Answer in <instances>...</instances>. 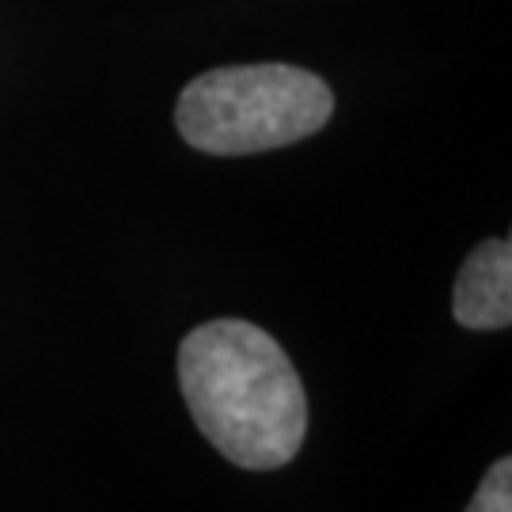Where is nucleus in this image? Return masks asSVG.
Wrapping results in <instances>:
<instances>
[{
    "label": "nucleus",
    "instance_id": "7ed1b4c3",
    "mask_svg": "<svg viewBox=\"0 0 512 512\" xmlns=\"http://www.w3.org/2000/svg\"><path fill=\"white\" fill-rule=\"evenodd\" d=\"M452 315L467 330H505L512 323V243L486 239L459 266Z\"/></svg>",
    "mask_w": 512,
    "mask_h": 512
},
{
    "label": "nucleus",
    "instance_id": "f257e3e1",
    "mask_svg": "<svg viewBox=\"0 0 512 512\" xmlns=\"http://www.w3.org/2000/svg\"><path fill=\"white\" fill-rule=\"evenodd\" d=\"M179 387L202 437L243 471L293 463L308 395L289 353L247 319H213L179 346Z\"/></svg>",
    "mask_w": 512,
    "mask_h": 512
},
{
    "label": "nucleus",
    "instance_id": "20e7f679",
    "mask_svg": "<svg viewBox=\"0 0 512 512\" xmlns=\"http://www.w3.org/2000/svg\"><path fill=\"white\" fill-rule=\"evenodd\" d=\"M463 512H512V459L501 456L490 463V471L482 475L475 497L467 501Z\"/></svg>",
    "mask_w": 512,
    "mask_h": 512
},
{
    "label": "nucleus",
    "instance_id": "f03ea898",
    "mask_svg": "<svg viewBox=\"0 0 512 512\" xmlns=\"http://www.w3.org/2000/svg\"><path fill=\"white\" fill-rule=\"evenodd\" d=\"M334 114L323 76L296 65H224L194 76L175 103V126L205 156H255L315 137Z\"/></svg>",
    "mask_w": 512,
    "mask_h": 512
}]
</instances>
